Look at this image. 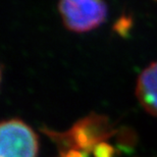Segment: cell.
Returning <instances> with one entry per match:
<instances>
[{"mask_svg": "<svg viewBox=\"0 0 157 157\" xmlns=\"http://www.w3.org/2000/svg\"><path fill=\"white\" fill-rule=\"evenodd\" d=\"M38 137L21 119L0 121V157H37Z\"/></svg>", "mask_w": 157, "mask_h": 157, "instance_id": "obj_1", "label": "cell"}, {"mask_svg": "<svg viewBox=\"0 0 157 157\" xmlns=\"http://www.w3.org/2000/svg\"><path fill=\"white\" fill-rule=\"evenodd\" d=\"M64 26L76 33H85L99 27L107 15V6L96 0H65L58 4Z\"/></svg>", "mask_w": 157, "mask_h": 157, "instance_id": "obj_2", "label": "cell"}, {"mask_svg": "<svg viewBox=\"0 0 157 157\" xmlns=\"http://www.w3.org/2000/svg\"><path fill=\"white\" fill-rule=\"evenodd\" d=\"M136 95L147 112L157 115V62L150 64L140 75Z\"/></svg>", "mask_w": 157, "mask_h": 157, "instance_id": "obj_3", "label": "cell"}, {"mask_svg": "<svg viewBox=\"0 0 157 157\" xmlns=\"http://www.w3.org/2000/svg\"><path fill=\"white\" fill-rule=\"evenodd\" d=\"M60 157H87V155H85V154H83V153H81V152H78V151L71 150V151L62 152Z\"/></svg>", "mask_w": 157, "mask_h": 157, "instance_id": "obj_4", "label": "cell"}, {"mask_svg": "<svg viewBox=\"0 0 157 157\" xmlns=\"http://www.w3.org/2000/svg\"><path fill=\"white\" fill-rule=\"evenodd\" d=\"M0 75H1V73H0Z\"/></svg>", "mask_w": 157, "mask_h": 157, "instance_id": "obj_5", "label": "cell"}]
</instances>
